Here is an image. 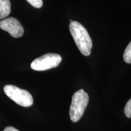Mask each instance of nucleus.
<instances>
[{"instance_id":"f03ea898","label":"nucleus","mask_w":131,"mask_h":131,"mask_svg":"<svg viewBox=\"0 0 131 131\" xmlns=\"http://www.w3.org/2000/svg\"><path fill=\"white\" fill-rule=\"evenodd\" d=\"M89 95L83 89L77 91L73 95L69 115L72 122H77L84 114V111L89 103Z\"/></svg>"},{"instance_id":"7ed1b4c3","label":"nucleus","mask_w":131,"mask_h":131,"mask_svg":"<svg viewBox=\"0 0 131 131\" xmlns=\"http://www.w3.org/2000/svg\"><path fill=\"white\" fill-rule=\"evenodd\" d=\"M4 91L8 97L18 105L23 107H30L34 103L32 96L28 91L15 86L6 85L4 88Z\"/></svg>"},{"instance_id":"39448f33","label":"nucleus","mask_w":131,"mask_h":131,"mask_svg":"<svg viewBox=\"0 0 131 131\" xmlns=\"http://www.w3.org/2000/svg\"><path fill=\"white\" fill-rule=\"evenodd\" d=\"M0 28L7 31L14 38L22 37L24 34V28L19 21L13 17L8 18L0 21Z\"/></svg>"},{"instance_id":"0eeeda50","label":"nucleus","mask_w":131,"mask_h":131,"mask_svg":"<svg viewBox=\"0 0 131 131\" xmlns=\"http://www.w3.org/2000/svg\"><path fill=\"white\" fill-rule=\"evenodd\" d=\"M123 59L126 63H131V41L127 45V46L124 50L123 54Z\"/></svg>"},{"instance_id":"6e6552de","label":"nucleus","mask_w":131,"mask_h":131,"mask_svg":"<svg viewBox=\"0 0 131 131\" xmlns=\"http://www.w3.org/2000/svg\"><path fill=\"white\" fill-rule=\"evenodd\" d=\"M124 114L128 118H131V98L127 101L124 107Z\"/></svg>"},{"instance_id":"20e7f679","label":"nucleus","mask_w":131,"mask_h":131,"mask_svg":"<svg viewBox=\"0 0 131 131\" xmlns=\"http://www.w3.org/2000/svg\"><path fill=\"white\" fill-rule=\"evenodd\" d=\"M62 60L61 57L57 53H47L36 58L31 63L30 67L33 70L42 71L56 68Z\"/></svg>"},{"instance_id":"9d476101","label":"nucleus","mask_w":131,"mask_h":131,"mask_svg":"<svg viewBox=\"0 0 131 131\" xmlns=\"http://www.w3.org/2000/svg\"><path fill=\"white\" fill-rule=\"evenodd\" d=\"M4 131H19V130H18V129H16V128H15L14 127L8 126L4 129Z\"/></svg>"},{"instance_id":"f257e3e1","label":"nucleus","mask_w":131,"mask_h":131,"mask_svg":"<svg viewBox=\"0 0 131 131\" xmlns=\"http://www.w3.org/2000/svg\"><path fill=\"white\" fill-rule=\"evenodd\" d=\"M69 30L81 53L84 56H89L92 48V41L86 28L77 21H72Z\"/></svg>"},{"instance_id":"1a4fd4ad","label":"nucleus","mask_w":131,"mask_h":131,"mask_svg":"<svg viewBox=\"0 0 131 131\" xmlns=\"http://www.w3.org/2000/svg\"><path fill=\"white\" fill-rule=\"evenodd\" d=\"M27 1L35 8H40L42 6V0H27Z\"/></svg>"},{"instance_id":"423d86ee","label":"nucleus","mask_w":131,"mask_h":131,"mask_svg":"<svg viewBox=\"0 0 131 131\" xmlns=\"http://www.w3.org/2000/svg\"><path fill=\"white\" fill-rule=\"evenodd\" d=\"M10 0H0V19L9 15L11 11Z\"/></svg>"}]
</instances>
